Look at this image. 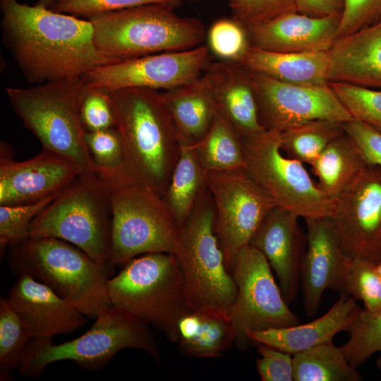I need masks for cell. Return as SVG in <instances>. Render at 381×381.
<instances>
[{
	"label": "cell",
	"mask_w": 381,
	"mask_h": 381,
	"mask_svg": "<svg viewBox=\"0 0 381 381\" xmlns=\"http://www.w3.org/2000/svg\"><path fill=\"white\" fill-rule=\"evenodd\" d=\"M1 38L32 85L83 78L117 61L95 46L90 20L18 0H0Z\"/></svg>",
	"instance_id": "1"
},
{
	"label": "cell",
	"mask_w": 381,
	"mask_h": 381,
	"mask_svg": "<svg viewBox=\"0 0 381 381\" xmlns=\"http://www.w3.org/2000/svg\"><path fill=\"white\" fill-rule=\"evenodd\" d=\"M177 332L180 350L195 358L221 356L236 341L230 313L216 310L189 312L179 322Z\"/></svg>",
	"instance_id": "27"
},
{
	"label": "cell",
	"mask_w": 381,
	"mask_h": 381,
	"mask_svg": "<svg viewBox=\"0 0 381 381\" xmlns=\"http://www.w3.org/2000/svg\"><path fill=\"white\" fill-rule=\"evenodd\" d=\"M54 1L55 0H38L36 4L47 8H49Z\"/></svg>",
	"instance_id": "47"
},
{
	"label": "cell",
	"mask_w": 381,
	"mask_h": 381,
	"mask_svg": "<svg viewBox=\"0 0 381 381\" xmlns=\"http://www.w3.org/2000/svg\"><path fill=\"white\" fill-rule=\"evenodd\" d=\"M56 195L33 203L0 205L1 253L11 243L29 236L32 220Z\"/></svg>",
	"instance_id": "39"
},
{
	"label": "cell",
	"mask_w": 381,
	"mask_h": 381,
	"mask_svg": "<svg viewBox=\"0 0 381 381\" xmlns=\"http://www.w3.org/2000/svg\"><path fill=\"white\" fill-rule=\"evenodd\" d=\"M341 18L291 12L246 30L250 47L255 48L277 52H327L336 40Z\"/></svg>",
	"instance_id": "21"
},
{
	"label": "cell",
	"mask_w": 381,
	"mask_h": 381,
	"mask_svg": "<svg viewBox=\"0 0 381 381\" xmlns=\"http://www.w3.org/2000/svg\"><path fill=\"white\" fill-rule=\"evenodd\" d=\"M102 179L107 183L110 193L113 265H124L147 253H174L179 227L162 198L149 188L123 177Z\"/></svg>",
	"instance_id": "10"
},
{
	"label": "cell",
	"mask_w": 381,
	"mask_h": 381,
	"mask_svg": "<svg viewBox=\"0 0 381 381\" xmlns=\"http://www.w3.org/2000/svg\"><path fill=\"white\" fill-rule=\"evenodd\" d=\"M343 126L367 165L381 168V133L353 118L344 122Z\"/></svg>",
	"instance_id": "45"
},
{
	"label": "cell",
	"mask_w": 381,
	"mask_h": 381,
	"mask_svg": "<svg viewBox=\"0 0 381 381\" xmlns=\"http://www.w3.org/2000/svg\"><path fill=\"white\" fill-rule=\"evenodd\" d=\"M375 263L359 258H351L342 280L341 294L361 300L364 309L373 312L381 308V276Z\"/></svg>",
	"instance_id": "35"
},
{
	"label": "cell",
	"mask_w": 381,
	"mask_h": 381,
	"mask_svg": "<svg viewBox=\"0 0 381 381\" xmlns=\"http://www.w3.org/2000/svg\"><path fill=\"white\" fill-rule=\"evenodd\" d=\"M358 308L355 298L341 294L325 315L313 321L290 327L250 330L246 336L250 344H265L294 355L332 342L337 333L347 330Z\"/></svg>",
	"instance_id": "24"
},
{
	"label": "cell",
	"mask_w": 381,
	"mask_h": 381,
	"mask_svg": "<svg viewBox=\"0 0 381 381\" xmlns=\"http://www.w3.org/2000/svg\"><path fill=\"white\" fill-rule=\"evenodd\" d=\"M124 148L121 177L163 197L180 155L181 144L162 92L145 87L108 92Z\"/></svg>",
	"instance_id": "2"
},
{
	"label": "cell",
	"mask_w": 381,
	"mask_h": 381,
	"mask_svg": "<svg viewBox=\"0 0 381 381\" xmlns=\"http://www.w3.org/2000/svg\"><path fill=\"white\" fill-rule=\"evenodd\" d=\"M161 92L180 143L195 145L208 133L218 115L201 75L190 83Z\"/></svg>",
	"instance_id": "26"
},
{
	"label": "cell",
	"mask_w": 381,
	"mask_h": 381,
	"mask_svg": "<svg viewBox=\"0 0 381 381\" xmlns=\"http://www.w3.org/2000/svg\"><path fill=\"white\" fill-rule=\"evenodd\" d=\"M328 53L329 82L381 89V20L336 39Z\"/></svg>",
	"instance_id": "23"
},
{
	"label": "cell",
	"mask_w": 381,
	"mask_h": 381,
	"mask_svg": "<svg viewBox=\"0 0 381 381\" xmlns=\"http://www.w3.org/2000/svg\"><path fill=\"white\" fill-rule=\"evenodd\" d=\"M305 220L307 243L301 287L306 312L313 316L318 313L325 289L341 294L345 269L351 258L346 252L329 217Z\"/></svg>",
	"instance_id": "19"
},
{
	"label": "cell",
	"mask_w": 381,
	"mask_h": 381,
	"mask_svg": "<svg viewBox=\"0 0 381 381\" xmlns=\"http://www.w3.org/2000/svg\"><path fill=\"white\" fill-rule=\"evenodd\" d=\"M180 144V155L162 197L179 227L188 217L206 186V171L198 161L193 146Z\"/></svg>",
	"instance_id": "29"
},
{
	"label": "cell",
	"mask_w": 381,
	"mask_h": 381,
	"mask_svg": "<svg viewBox=\"0 0 381 381\" xmlns=\"http://www.w3.org/2000/svg\"><path fill=\"white\" fill-rule=\"evenodd\" d=\"M109 278L111 305L124 308L176 342L180 320L192 311L181 269L174 253H152L134 258Z\"/></svg>",
	"instance_id": "8"
},
{
	"label": "cell",
	"mask_w": 381,
	"mask_h": 381,
	"mask_svg": "<svg viewBox=\"0 0 381 381\" xmlns=\"http://www.w3.org/2000/svg\"><path fill=\"white\" fill-rule=\"evenodd\" d=\"M207 37L212 52L224 61L238 62L250 47L246 29L232 18L214 21Z\"/></svg>",
	"instance_id": "38"
},
{
	"label": "cell",
	"mask_w": 381,
	"mask_h": 381,
	"mask_svg": "<svg viewBox=\"0 0 381 381\" xmlns=\"http://www.w3.org/2000/svg\"><path fill=\"white\" fill-rule=\"evenodd\" d=\"M191 1H198V0H191Z\"/></svg>",
	"instance_id": "50"
},
{
	"label": "cell",
	"mask_w": 381,
	"mask_h": 381,
	"mask_svg": "<svg viewBox=\"0 0 381 381\" xmlns=\"http://www.w3.org/2000/svg\"><path fill=\"white\" fill-rule=\"evenodd\" d=\"M297 0H229L231 18L246 30L285 13L297 12Z\"/></svg>",
	"instance_id": "40"
},
{
	"label": "cell",
	"mask_w": 381,
	"mask_h": 381,
	"mask_svg": "<svg viewBox=\"0 0 381 381\" xmlns=\"http://www.w3.org/2000/svg\"><path fill=\"white\" fill-rule=\"evenodd\" d=\"M344 0H297V12L313 17L342 15Z\"/></svg>",
	"instance_id": "46"
},
{
	"label": "cell",
	"mask_w": 381,
	"mask_h": 381,
	"mask_svg": "<svg viewBox=\"0 0 381 381\" xmlns=\"http://www.w3.org/2000/svg\"><path fill=\"white\" fill-rule=\"evenodd\" d=\"M83 78L63 80L30 87H6L13 111L40 142L42 149L78 165L83 174H96L80 115Z\"/></svg>",
	"instance_id": "6"
},
{
	"label": "cell",
	"mask_w": 381,
	"mask_h": 381,
	"mask_svg": "<svg viewBox=\"0 0 381 381\" xmlns=\"http://www.w3.org/2000/svg\"><path fill=\"white\" fill-rule=\"evenodd\" d=\"M111 231V205L107 183L97 173L82 174L35 217L29 236L71 243L113 271Z\"/></svg>",
	"instance_id": "7"
},
{
	"label": "cell",
	"mask_w": 381,
	"mask_h": 381,
	"mask_svg": "<svg viewBox=\"0 0 381 381\" xmlns=\"http://www.w3.org/2000/svg\"><path fill=\"white\" fill-rule=\"evenodd\" d=\"M193 146L206 171L245 167L241 137L219 112L208 133Z\"/></svg>",
	"instance_id": "31"
},
{
	"label": "cell",
	"mask_w": 381,
	"mask_h": 381,
	"mask_svg": "<svg viewBox=\"0 0 381 381\" xmlns=\"http://www.w3.org/2000/svg\"><path fill=\"white\" fill-rule=\"evenodd\" d=\"M250 75L265 129L282 131L313 120L344 123L353 119L329 83L303 85L251 71Z\"/></svg>",
	"instance_id": "14"
},
{
	"label": "cell",
	"mask_w": 381,
	"mask_h": 381,
	"mask_svg": "<svg viewBox=\"0 0 381 381\" xmlns=\"http://www.w3.org/2000/svg\"><path fill=\"white\" fill-rule=\"evenodd\" d=\"M294 381H361L356 368L332 342L293 355Z\"/></svg>",
	"instance_id": "30"
},
{
	"label": "cell",
	"mask_w": 381,
	"mask_h": 381,
	"mask_svg": "<svg viewBox=\"0 0 381 381\" xmlns=\"http://www.w3.org/2000/svg\"><path fill=\"white\" fill-rule=\"evenodd\" d=\"M175 8L150 4L92 16L95 46L117 62L200 46L206 36L203 23L179 16Z\"/></svg>",
	"instance_id": "4"
},
{
	"label": "cell",
	"mask_w": 381,
	"mask_h": 381,
	"mask_svg": "<svg viewBox=\"0 0 381 381\" xmlns=\"http://www.w3.org/2000/svg\"><path fill=\"white\" fill-rule=\"evenodd\" d=\"M377 367H378L379 370H380V372H381V352H380V357H379V358H378V360H377Z\"/></svg>",
	"instance_id": "49"
},
{
	"label": "cell",
	"mask_w": 381,
	"mask_h": 381,
	"mask_svg": "<svg viewBox=\"0 0 381 381\" xmlns=\"http://www.w3.org/2000/svg\"><path fill=\"white\" fill-rule=\"evenodd\" d=\"M344 133L342 122L313 120L281 131V149L287 157L311 165L332 141Z\"/></svg>",
	"instance_id": "32"
},
{
	"label": "cell",
	"mask_w": 381,
	"mask_h": 381,
	"mask_svg": "<svg viewBox=\"0 0 381 381\" xmlns=\"http://www.w3.org/2000/svg\"><path fill=\"white\" fill-rule=\"evenodd\" d=\"M82 174L72 161L44 149L23 162L1 155L0 205L33 203L56 195Z\"/></svg>",
	"instance_id": "17"
},
{
	"label": "cell",
	"mask_w": 381,
	"mask_h": 381,
	"mask_svg": "<svg viewBox=\"0 0 381 381\" xmlns=\"http://www.w3.org/2000/svg\"><path fill=\"white\" fill-rule=\"evenodd\" d=\"M11 271L42 282L90 319L111 306L107 284L112 270L64 240L28 236L11 243Z\"/></svg>",
	"instance_id": "3"
},
{
	"label": "cell",
	"mask_w": 381,
	"mask_h": 381,
	"mask_svg": "<svg viewBox=\"0 0 381 381\" xmlns=\"http://www.w3.org/2000/svg\"><path fill=\"white\" fill-rule=\"evenodd\" d=\"M256 368L262 381H294L293 355L259 344Z\"/></svg>",
	"instance_id": "44"
},
{
	"label": "cell",
	"mask_w": 381,
	"mask_h": 381,
	"mask_svg": "<svg viewBox=\"0 0 381 381\" xmlns=\"http://www.w3.org/2000/svg\"><path fill=\"white\" fill-rule=\"evenodd\" d=\"M310 166L318 187L336 200L359 178L367 164L345 133L332 141Z\"/></svg>",
	"instance_id": "28"
},
{
	"label": "cell",
	"mask_w": 381,
	"mask_h": 381,
	"mask_svg": "<svg viewBox=\"0 0 381 381\" xmlns=\"http://www.w3.org/2000/svg\"><path fill=\"white\" fill-rule=\"evenodd\" d=\"M299 217L276 205L266 214L248 244L267 259L288 304L298 294L306 249V234L303 235L298 226Z\"/></svg>",
	"instance_id": "18"
},
{
	"label": "cell",
	"mask_w": 381,
	"mask_h": 381,
	"mask_svg": "<svg viewBox=\"0 0 381 381\" xmlns=\"http://www.w3.org/2000/svg\"><path fill=\"white\" fill-rule=\"evenodd\" d=\"M85 140L98 176L111 178L122 174L124 148L116 127L86 131Z\"/></svg>",
	"instance_id": "36"
},
{
	"label": "cell",
	"mask_w": 381,
	"mask_h": 381,
	"mask_svg": "<svg viewBox=\"0 0 381 381\" xmlns=\"http://www.w3.org/2000/svg\"><path fill=\"white\" fill-rule=\"evenodd\" d=\"M238 63L249 71L284 83L303 85L329 83L328 51L277 52L250 47Z\"/></svg>",
	"instance_id": "25"
},
{
	"label": "cell",
	"mask_w": 381,
	"mask_h": 381,
	"mask_svg": "<svg viewBox=\"0 0 381 381\" xmlns=\"http://www.w3.org/2000/svg\"><path fill=\"white\" fill-rule=\"evenodd\" d=\"M375 267L378 274L381 276V262L377 263Z\"/></svg>",
	"instance_id": "48"
},
{
	"label": "cell",
	"mask_w": 381,
	"mask_h": 381,
	"mask_svg": "<svg viewBox=\"0 0 381 381\" xmlns=\"http://www.w3.org/2000/svg\"><path fill=\"white\" fill-rule=\"evenodd\" d=\"M8 299L31 339L52 341L53 337L71 333L86 322V316L79 310L28 275L18 277Z\"/></svg>",
	"instance_id": "20"
},
{
	"label": "cell",
	"mask_w": 381,
	"mask_h": 381,
	"mask_svg": "<svg viewBox=\"0 0 381 381\" xmlns=\"http://www.w3.org/2000/svg\"><path fill=\"white\" fill-rule=\"evenodd\" d=\"M237 286V296L230 314L240 347L250 344L246 332L290 327L300 320L289 308L272 268L265 256L247 245L233 258L229 267Z\"/></svg>",
	"instance_id": "12"
},
{
	"label": "cell",
	"mask_w": 381,
	"mask_h": 381,
	"mask_svg": "<svg viewBox=\"0 0 381 381\" xmlns=\"http://www.w3.org/2000/svg\"><path fill=\"white\" fill-rule=\"evenodd\" d=\"M329 85L352 118L381 133V89L331 81Z\"/></svg>",
	"instance_id": "37"
},
{
	"label": "cell",
	"mask_w": 381,
	"mask_h": 381,
	"mask_svg": "<svg viewBox=\"0 0 381 381\" xmlns=\"http://www.w3.org/2000/svg\"><path fill=\"white\" fill-rule=\"evenodd\" d=\"M31 339L22 320L8 298L0 299V380H13L11 373L20 368Z\"/></svg>",
	"instance_id": "33"
},
{
	"label": "cell",
	"mask_w": 381,
	"mask_h": 381,
	"mask_svg": "<svg viewBox=\"0 0 381 381\" xmlns=\"http://www.w3.org/2000/svg\"><path fill=\"white\" fill-rule=\"evenodd\" d=\"M201 78L214 99L219 114L241 138L265 130L259 121L248 70L236 61H210Z\"/></svg>",
	"instance_id": "22"
},
{
	"label": "cell",
	"mask_w": 381,
	"mask_h": 381,
	"mask_svg": "<svg viewBox=\"0 0 381 381\" xmlns=\"http://www.w3.org/2000/svg\"><path fill=\"white\" fill-rule=\"evenodd\" d=\"M336 39L342 37L381 20V0H344Z\"/></svg>",
	"instance_id": "43"
},
{
	"label": "cell",
	"mask_w": 381,
	"mask_h": 381,
	"mask_svg": "<svg viewBox=\"0 0 381 381\" xmlns=\"http://www.w3.org/2000/svg\"><path fill=\"white\" fill-rule=\"evenodd\" d=\"M80 115L86 131L116 127L109 93L100 88L85 85L80 102Z\"/></svg>",
	"instance_id": "41"
},
{
	"label": "cell",
	"mask_w": 381,
	"mask_h": 381,
	"mask_svg": "<svg viewBox=\"0 0 381 381\" xmlns=\"http://www.w3.org/2000/svg\"><path fill=\"white\" fill-rule=\"evenodd\" d=\"M280 133L265 129L241 138L246 170L277 206L305 219L330 217L335 200L320 190L302 162L283 155Z\"/></svg>",
	"instance_id": "11"
},
{
	"label": "cell",
	"mask_w": 381,
	"mask_h": 381,
	"mask_svg": "<svg viewBox=\"0 0 381 381\" xmlns=\"http://www.w3.org/2000/svg\"><path fill=\"white\" fill-rule=\"evenodd\" d=\"M329 217L350 258L381 262V168L367 165Z\"/></svg>",
	"instance_id": "16"
},
{
	"label": "cell",
	"mask_w": 381,
	"mask_h": 381,
	"mask_svg": "<svg viewBox=\"0 0 381 381\" xmlns=\"http://www.w3.org/2000/svg\"><path fill=\"white\" fill-rule=\"evenodd\" d=\"M174 254L190 310L230 313L237 286L216 233L215 207L207 185L191 213L179 226Z\"/></svg>",
	"instance_id": "5"
},
{
	"label": "cell",
	"mask_w": 381,
	"mask_h": 381,
	"mask_svg": "<svg viewBox=\"0 0 381 381\" xmlns=\"http://www.w3.org/2000/svg\"><path fill=\"white\" fill-rule=\"evenodd\" d=\"M181 3L182 0H55L49 8L88 19L98 14L140 5L166 4L178 8Z\"/></svg>",
	"instance_id": "42"
},
{
	"label": "cell",
	"mask_w": 381,
	"mask_h": 381,
	"mask_svg": "<svg viewBox=\"0 0 381 381\" xmlns=\"http://www.w3.org/2000/svg\"><path fill=\"white\" fill-rule=\"evenodd\" d=\"M133 348L148 353L157 361L159 351L150 325L124 308L111 305L85 334L73 340L52 344L31 339L18 370L23 375H41L49 364L71 361L82 368L97 371L120 351Z\"/></svg>",
	"instance_id": "9"
},
{
	"label": "cell",
	"mask_w": 381,
	"mask_h": 381,
	"mask_svg": "<svg viewBox=\"0 0 381 381\" xmlns=\"http://www.w3.org/2000/svg\"><path fill=\"white\" fill-rule=\"evenodd\" d=\"M205 182L214 201L216 233L229 268L276 204L245 167L206 171Z\"/></svg>",
	"instance_id": "13"
},
{
	"label": "cell",
	"mask_w": 381,
	"mask_h": 381,
	"mask_svg": "<svg viewBox=\"0 0 381 381\" xmlns=\"http://www.w3.org/2000/svg\"><path fill=\"white\" fill-rule=\"evenodd\" d=\"M205 46L109 64L83 78L86 85L111 92L127 87L167 90L198 79L211 61Z\"/></svg>",
	"instance_id": "15"
},
{
	"label": "cell",
	"mask_w": 381,
	"mask_h": 381,
	"mask_svg": "<svg viewBox=\"0 0 381 381\" xmlns=\"http://www.w3.org/2000/svg\"><path fill=\"white\" fill-rule=\"evenodd\" d=\"M346 332L349 339L340 348L348 362L357 368L381 352V308L370 312L358 307Z\"/></svg>",
	"instance_id": "34"
}]
</instances>
